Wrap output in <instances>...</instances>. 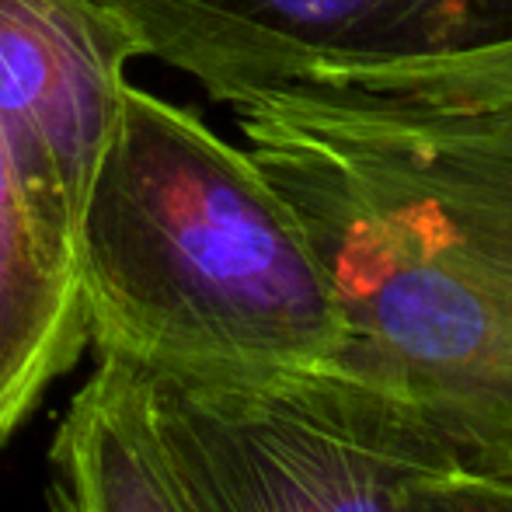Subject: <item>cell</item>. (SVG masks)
I'll list each match as a JSON object with an SVG mask.
<instances>
[{"label":"cell","mask_w":512,"mask_h":512,"mask_svg":"<svg viewBox=\"0 0 512 512\" xmlns=\"http://www.w3.org/2000/svg\"><path fill=\"white\" fill-rule=\"evenodd\" d=\"M140 56L230 105L317 63L446 53L512 32V0H91Z\"/></svg>","instance_id":"cell-4"},{"label":"cell","mask_w":512,"mask_h":512,"mask_svg":"<svg viewBox=\"0 0 512 512\" xmlns=\"http://www.w3.org/2000/svg\"><path fill=\"white\" fill-rule=\"evenodd\" d=\"M401 512H512V485L467 471L418 481Z\"/></svg>","instance_id":"cell-9"},{"label":"cell","mask_w":512,"mask_h":512,"mask_svg":"<svg viewBox=\"0 0 512 512\" xmlns=\"http://www.w3.org/2000/svg\"><path fill=\"white\" fill-rule=\"evenodd\" d=\"M122 363L185 512H401L418 481L460 471L398 398L335 363Z\"/></svg>","instance_id":"cell-3"},{"label":"cell","mask_w":512,"mask_h":512,"mask_svg":"<svg viewBox=\"0 0 512 512\" xmlns=\"http://www.w3.org/2000/svg\"><path fill=\"white\" fill-rule=\"evenodd\" d=\"M84 345L74 265L46 241L0 143V446Z\"/></svg>","instance_id":"cell-7"},{"label":"cell","mask_w":512,"mask_h":512,"mask_svg":"<svg viewBox=\"0 0 512 512\" xmlns=\"http://www.w3.org/2000/svg\"><path fill=\"white\" fill-rule=\"evenodd\" d=\"M88 342L129 363H331L324 265L248 147L129 84L74 227Z\"/></svg>","instance_id":"cell-2"},{"label":"cell","mask_w":512,"mask_h":512,"mask_svg":"<svg viewBox=\"0 0 512 512\" xmlns=\"http://www.w3.org/2000/svg\"><path fill=\"white\" fill-rule=\"evenodd\" d=\"M230 108L324 265L331 363L398 398L460 471L512 485V161L290 84Z\"/></svg>","instance_id":"cell-1"},{"label":"cell","mask_w":512,"mask_h":512,"mask_svg":"<svg viewBox=\"0 0 512 512\" xmlns=\"http://www.w3.org/2000/svg\"><path fill=\"white\" fill-rule=\"evenodd\" d=\"M286 84L512 161V32L446 53L317 63Z\"/></svg>","instance_id":"cell-6"},{"label":"cell","mask_w":512,"mask_h":512,"mask_svg":"<svg viewBox=\"0 0 512 512\" xmlns=\"http://www.w3.org/2000/svg\"><path fill=\"white\" fill-rule=\"evenodd\" d=\"M49 512H185L136 377L98 356L49 446Z\"/></svg>","instance_id":"cell-8"},{"label":"cell","mask_w":512,"mask_h":512,"mask_svg":"<svg viewBox=\"0 0 512 512\" xmlns=\"http://www.w3.org/2000/svg\"><path fill=\"white\" fill-rule=\"evenodd\" d=\"M136 42L91 0H0V143L46 241L74 227L129 88Z\"/></svg>","instance_id":"cell-5"}]
</instances>
